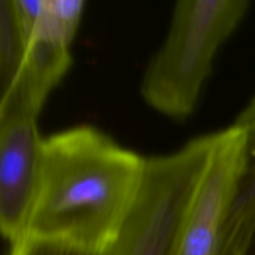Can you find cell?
Wrapping results in <instances>:
<instances>
[{
	"label": "cell",
	"instance_id": "obj_1",
	"mask_svg": "<svg viewBox=\"0 0 255 255\" xmlns=\"http://www.w3.org/2000/svg\"><path fill=\"white\" fill-rule=\"evenodd\" d=\"M147 161L90 125L44 138L39 187L24 237L104 254L136 206Z\"/></svg>",
	"mask_w": 255,
	"mask_h": 255
},
{
	"label": "cell",
	"instance_id": "obj_8",
	"mask_svg": "<svg viewBox=\"0 0 255 255\" xmlns=\"http://www.w3.org/2000/svg\"><path fill=\"white\" fill-rule=\"evenodd\" d=\"M248 255H255V233L253 237V241H252V246H251V249H249Z\"/></svg>",
	"mask_w": 255,
	"mask_h": 255
},
{
	"label": "cell",
	"instance_id": "obj_5",
	"mask_svg": "<svg viewBox=\"0 0 255 255\" xmlns=\"http://www.w3.org/2000/svg\"><path fill=\"white\" fill-rule=\"evenodd\" d=\"M40 114L0 110V228L10 244L25 236L41 172Z\"/></svg>",
	"mask_w": 255,
	"mask_h": 255
},
{
	"label": "cell",
	"instance_id": "obj_7",
	"mask_svg": "<svg viewBox=\"0 0 255 255\" xmlns=\"http://www.w3.org/2000/svg\"><path fill=\"white\" fill-rule=\"evenodd\" d=\"M9 255H86L76 251L50 243V242L39 241V239L22 237L19 241L10 244Z\"/></svg>",
	"mask_w": 255,
	"mask_h": 255
},
{
	"label": "cell",
	"instance_id": "obj_4",
	"mask_svg": "<svg viewBox=\"0 0 255 255\" xmlns=\"http://www.w3.org/2000/svg\"><path fill=\"white\" fill-rule=\"evenodd\" d=\"M243 158V132L236 125L213 132L206 163L179 219L171 255H221Z\"/></svg>",
	"mask_w": 255,
	"mask_h": 255
},
{
	"label": "cell",
	"instance_id": "obj_3",
	"mask_svg": "<svg viewBox=\"0 0 255 255\" xmlns=\"http://www.w3.org/2000/svg\"><path fill=\"white\" fill-rule=\"evenodd\" d=\"M213 132L167 154L148 157L141 193L128 221L101 255H171L179 219L201 174Z\"/></svg>",
	"mask_w": 255,
	"mask_h": 255
},
{
	"label": "cell",
	"instance_id": "obj_6",
	"mask_svg": "<svg viewBox=\"0 0 255 255\" xmlns=\"http://www.w3.org/2000/svg\"><path fill=\"white\" fill-rule=\"evenodd\" d=\"M244 137V158L221 255H248L255 233V96L234 124Z\"/></svg>",
	"mask_w": 255,
	"mask_h": 255
},
{
	"label": "cell",
	"instance_id": "obj_2",
	"mask_svg": "<svg viewBox=\"0 0 255 255\" xmlns=\"http://www.w3.org/2000/svg\"><path fill=\"white\" fill-rule=\"evenodd\" d=\"M251 0H176L171 24L142 75L143 101L174 121L198 106L219 50L248 11Z\"/></svg>",
	"mask_w": 255,
	"mask_h": 255
}]
</instances>
